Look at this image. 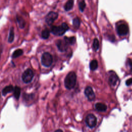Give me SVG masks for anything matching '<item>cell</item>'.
<instances>
[{
    "mask_svg": "<svg viewBox=\"0 0 132 132\" xmlns=\"http://www.w3.org/2000/svg\"><path fill=\"white\" fill-rule=\"evenodd\" d=\"M58 14L57 13L53 11L49 12L45 17V22L48 24L51 25L57 19Z\"/></svg>",
    "mask_w": 132,
    "mask_h": 132,
    "instance_id": "52a82bcc",
    "label": "cell"
},
{
    "mask_svg": "<svg viewBox=\"0 0 132 132\" xmlns=\"http://www.w3.org/2000/svg\"><path fill=\"white\" fill-rule=\"evenodd\" d=\"M74 5V0H69L64 5V9L66 11H69L71 10Z\"/></svg>",
    "mask_w": 132,
    "mask_h": 132,
    "instance_id": "4fadbf2b",
    "label": "cell"
},
{
    "mask_svg": "<svg viewBox=\"0 0 132 132\" xmlns=\"http://www.w3.org/2000/svg\"><path fill=\"white\" fill-rule=\"evenodd\" d=\"M96 118L93 114H89L86 118V123L90 128L94 127L96 124Z\"/></svg>",
    "mask_w": 132,
    "mask_h": 132,
    "instance_id": "8992f818",
    "label": "cell"
},
{
    "mask_svg": "<svg viewBox=\"0 0 132 132\" xmlns=\"http://www.w3.org/2000/svg\"><path fill=\"white\" fill-rule=\"evenodd\" d=\"M55 132H63V131L62 130H61V129H57Z\"/></svg>",
    "mask_w": 132,
    "mask_h": 132,
    "instance_id": "484cf974",
    "label": "cell"
},
{
    "mask_svg": "<svg viewBox=\"0 0 132 132\" xmlns=\"http://www.w3.org/2000/svg\"><path fill=\"white\" fill-rule=\"evenodd\" d=\"M56 45H57V46L58 50L60 51L64 52L67 49L68 44L64 40H59L57 41Z\"/></svg>",
    "mask_w": 132,
    "mask_h": 132,
    "instance_id": "9c48e42d",
    "label": "cell"
},
{
    "mask_svg": "<svg viewBox=\"0 0 132 132\" xmlns=\"http://www.w3.org/2000/svg\"><path fill=\"white\" fill-rule=\"evenodd\" d=\"M117 31L120 36H125L128 32V26L127 24L124 23L120 24L118 25L117 27Z\"/></svg>",
    "mask_w": 132,
    "mask_h": 132,
    "instance_id": "5b68a950",
    "label": "cell"
},
{
    "mask_svg": "<svg viewBox=\"0 0 132 132\" xmlns=\"http://www.w3.org/2000/svg\"><path fill=\"white\" fill-rule=\"evenodd\" d=\"M41 62L44 67H49L53 63V57L49 53L45 52L42 55Z\"/></svg>",
    "mask_w": 132,
    "mask_h": 132,
    "instance_id": "3957f363",
    "label": "cell"
},
{
    "mask_svg": "<svg viewBox=\"0 0 132 132\" xmlns=\"http://www.w3.org/2000/svg\"><path fill=\"white\" fill-rule=\"evenodd\" d=\"M16 20L19 24V26L20 28H23L25 25V22L24 20L21 16H18L16 17Z\"/></svg>",
    "mask_w": 132,
    "mask_h": 132,
    "instance_id": "9a60e30c",
    "label": "cell"
},
{
    "mask_svg": "<svg viewBox=\"0 0 132 132\" xmlns=\"http://www.w3.org/2000/svg\"><path fill=\"white\" fill-rule=\"evenodd\" d=\"M80 20L78 18H76L73 20V24L76 28H78L80 26Z\"/></svg>",
    "mask_w": 132,
    "mask_h": 132,
    "instance_id": "44dd1931",
    "label": "cell"
},
{
    "mask_svg": "<svg viewBox=\"0 0 132 132\" xmlns=\"http://www.w3.org/2000/svg\"><path fill=\"white\" fill-rule=\"evenodd\" d=\"M50 35V31L48 29H45L43 30L42 31V33H41L42 38L44 39H47L49 37Z\"/></svg>",
    "mask_w": 132,
    "mask_h": 132,
    "instance_id": "ffe728a7",
    "label": "cell"
},
{
    "mask_svg": "<svg viewBox=\"0 0 132 132\" xmlns=\"http://www.w3.org/2000/svg\"><path fill=\"white\" fill-rule=\"evenodd\" d=\"M64 40L68 44H71V45L74 44L76 41V39L74 37H71L69 38L65 37Z\"/></svg>",
    "mask_w": 132,
    "mask_h": 132,
    "instance_id": "e0dca14e",
    "label": "cell"
},
{
    "mask_svg": "<svg viewBox=\"0 0 132 132\" xmlns=\"http://www.w3.org/2000/svg\"><path fill=\"white\" fill-rule=\"evenodd\" d=\"M119 78L118 76L114 72L111 73L109 77V82L110 86H114L116 85Z\"/></svg>",
    "mask_w": 132,
    "mask_h": 132,
    "instance_id": "30bf717a",
    "label": "cell"
},
{
    "mask_svg": "<svg viewBox=\"0 0 132 132\" xmlns=\"http://www.w3.org/2000/svg\"><path fill=\"white\" fill-rule=\"evenodd\" d=\"M13 96L16 99H19L21 93V89L20 87L16 86L13 89Z\"/></svg>",
    "mask_w": 132,
    "mask_h": 132,
    "instance_id": "5bb4252c",
    "label": "cell"
},
{
    "mask_svg": "<svg viewBox=\"0 0 132 132\" xmlns=\"http://www.w3.org/2000/svg\"><path fill=\"white\" fill-rule=\"evenodd\" d=\"M1 50H0V58H1Z\"/></svg>",
    "mask_w": 132,
    "mask_h": 132,
    "instance_id": "4316f807",
    "label": "cell"
},
{
    "mask_svg": "<svg viewBox=\"0 0 132 132\" xmlns=\"http://www.w3.org/2000/svg\"><path fill=\"white\" fill-rule=\"evenodd\" d=\"M23 51L22 50L18 49L13 52V53L12 54V57L14 58L18 57L20 56L21 55H22L23 54Z\"/></svg>",
    "mask_w": 132,
    "mask_h": 132,
    "instance_id": "d6986e66",
    "label": "cell"
},
{
    "mask_svg": "<svg viewBox=\"0 0 132 132\" xmlns=\"http://www.w3.org/2000/svg\"><path fill=\"white\" fill-rule=\"evenodd\" d=\"M86 7V3L84 1H81L79 3V8L80 11L82 12L85 9Z\"/></svg>",
    "mask_w": 132,
    "mask_h": 132,
    "instance_id": "603a6c76",
    "label": "cell"
},
{
    "mask_svg": "<svg viewBox=\"0 0 132 132\" xmlns=\"http://www.w3.org/2000/svg\"><path fill=\"white\" fill-rule=\"evenodd\" d=\"M14 88L13 87V86L12 85H9L8 86L5 87L2 90V94L3 95H6L7 93L11 92L13 91Z\"/></svg>",
    "mask_w": 132,
    "mask_h": 132,
    "instance_id": "7c38bea8",
    "label": "cell"
},
{
    "mask_svg": "<svg viewBox=\"0 0 132 132\" xmlns=\"http://www.w3.org/2000/svg\"><path fill=\"white\" fill-rule=\"evenodd\" d=\"M34 77V73L30 69H26L22 75V79L24 82L28 84L31 81Z\"/></svg>",
    "mask_w": 132,
    "mask_h": 132,
    "instance_id": "277c9868",
    "label": "cell"
},
{
    "mask_svg": "<svg viewBox=\"0 0 132 132\" xmlns=\"http://www.w3.org/2000/svg\"><path fill=\"white\" fill-rule=\"evenodd\" d=\"M14 38V29L13 27H11L10 32H9V37L8 39V41L9 43H11L13 41Z\"/></svg>",
    "mask_w": 132,
    "mask_h": 132,
    "instance_id": "2e32d148",
    "label": "cell"
},
{
    "mask_svg": "<svg viewBox=\"0 0 132 132\" xmlns=\"http://www.w3.org/2000/svg\"><path fill=\"white\" fill-rule=\"evenodd\" d=\"M85 94L89 101H92L95 98V94L91 87H87L85 90Z\"/></svg>",
    "mask_w": 132,
    "mask_h": 132,
    "instance_id": "ba28073f",
    "label": "cell"
},
{
    "mask_svg": "<svg viewBox=\"0 0 132 132\" xmlns=\"http://www.w3.org/2000/svg\"><path fill=\"white\" fill-rule=\"evenodd\" d=\"M76 82V75L74 72H69L64 79L65 87L68 89L74 87Z\"/></svg>",
    "mask_w": 132,
    "mask_h": 132,
    "instance_id": "6da1fadb",
    "label": "cell"
},
{
    "mask_svg": "<svg viewBox=\"0 0 132 132\" xmlns=\"http://www.w3.org/2000/svg\"><path fill=\"white\" fill-rule=\"evenodd\" d=\"M69 27L65 23H63L60 26H53L51 27V32L55 35H63Z\"/></svg>",
    "mask_w": 132,
    "mask_h": 132,
    "instance_id": "7a4b0ae2",
    "label": "cell"
},
{
    "mask_svg": "<svg viewBox=\"0 0 132 132\" xmlns=\"http://www.w3.org/2000/svg\"><path fill=\"white\" fill-rule=\"evenodd\" d=\"M99 47V42L97 39H94L93 43V48L94 51H97Z\"/></svg>",
    "mask_w": 132,
    "mask_h": 132,
    "instance_id": "7402d4cb",
    "label": "cell"
},
{
    "mask_svg": "<svg viewBox=\"0 0 132 132\" xmlns=\"http://www.w3.org/2000/svg\"><path fill=\"white\" fill-rule=\"evenodd\" d=\"M95 109L98 111H105L107 109V106L105 104L101 103H96L95 105Z\"/></svg>",
    "mask_w": 132,
    "mask_h": 132,
    "instance_id": "8fae6325",
    "label": "cell"
},
{
    "mask_svg": "<svg viewBox=\"0 0 132 132\" xmlns=\"http://www.w3.org/2000/svg\"><path fill=\"white\" fill-rule=\"evenodd\" d=\"M126 84L127 86H129L132 85V78L128 79L126 81Z\"/></svg>",
    "mask_w": 132,
    "mask_h": 132,
    "instance_id": "d4e9b609",
    "label": "cell"
},
{
    "mask_svg": "<svg viewBox=\"0 0 132 132\" xmlns=\"http://www.w3.org/2000/svg\"><path fill=\"white\" fill-rule=\"evenodd\" d=\"M127 64L129 66V68H130V71H132V61L130 59H128L127 60Z\"/></svg>",
    "mask_w": 132,
    "mask_h": 132,
    "instance_id": "cb8c5ba5",
    "label": "cell"
},
{
    "mask_svg": "<svg viewBox=\"0 0 132 132\" xmlns=\"http://www.w3.org/2000/svg\"><path fill=\"white\" fill-rule=\"evenodd\" d=\"M98 63L96 60H93L90 63V68L91 70H95L97 68Z\"/></svg>",
    "mask_w": 132,
    "mask_h": 132,
    "instance_id": "ac0fdd59",
    "label": "cell"
}]
</instances>
